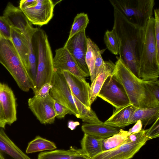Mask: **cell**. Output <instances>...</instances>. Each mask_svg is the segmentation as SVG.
Instances as JSON below:
<instances>
[{
	"mask_svg": "<svg viewBox=\"0 0 159 159\" xmlns=\"http://www.w3.org/2000/svg\"><path fill=\"white\" fill-rule=\"evenodd\" d=\"M114 16L112 29L117 35L120 43L119 58L136 77L140 78V59L145 28L130 22L120 12L114 8Z\"/></svg>",
	"mask_w": 159,
	"mask_h": 159,
	"instance_id": "1",
	"label": "cell"
},
{
	"mask_svg": "<svg viewBox=\"0 0 159 159\" xmlns=\"http://www.w3.org/2000/svg\"><path fill=\"white\" fill-rule=\"evenodd\" d=\"M112 76L121 84L130 104L137 108H150L159 106L145 81L136 77L119 58L115 63Z\"/></svg>",
	"mask_w": 159,
	"mask_h": 159,
	"instance_id": "2",
	"label": "cell"
},
{
	"mask_svg": "<svg viewBox=\"0 0 159 159\" xmlns=\"http://www.w3.org/2000/svg\"><path fill=\"white\" fill-rule=\"evenodd\" d=\"M33 42L37 59V73L33 90L35 95L43 85L51 83L54 68L52 52L45 31L38 28L33 35Z\"/></svg>",
	"mask_w": 159,
	"mask_h": 159,
	"instance_id": "3",
	"label": "cell"
},
{
	"mask_svg": "<svg viewBox=\"0 0 159 159\" xmlns=\"http://www.w3.org/2000/svg\"><path fill=\"white\" fill-rule=\"evenodd\" d=\"M0 63L8 71L23 91L27 92L34 87L17 52L10 40L0 39Z\"/></svg>",
	"mask_w": 159,
	"mask_h": 159,
	"instance_id": "4",
	"label": "cell"
},
{
	"mask_svg": "<svg viewBox=\"0 0 159 159\" xmlns=\"http://www.w3.org/2000/svg\"><path fill=\"white\" fill-rule=\"evenodd\" d=\"M155 18L152 16L145 29L144 40L140 59V76L144 81L156 80L159 76V56L154 34Z\"/></svg>",
	"mask_w": 159,
	"mask_h": 159,
	"instance_id": "5",
	"label": "cell"
},
{
	"mask_svg": "<svg viewBox=\"0 0 159 159\" xmlns=\"http://www.w3.org/2000/svg\"><path fill=\"white\" fill-rule=\"evenodd\" d=\"M113 7L132 23L145 28L153 14L154 0H110Z\"/></svg>",
	"mask_w": 159,
	"mask_h": 159,
	"instance_id": "6",
	"label": "cell"
},
{
	"mask_svg": "<svg viewBox=\"0 0 159 159\" xmlns=\"http://www.w3.org/2000/svg\"><path fill=\"white\" fill-rule=\"evenodd\" d=\"M49 94L55 101L69 109L77 118L79 114L73 100L70 87L63 74L54 70Z\"/></svg>",
	"mask_w": 159,
	"mask_h": 159,
	"instance_id": "7",
	"label": "cell"
},
{
	"mask_svg": "<svg viewBox=\"0 0 159 159\" xmlns=\"http://www.w3.org/2000/svg\"><path fill=\"white\" fill-rule=\"evenodd\" d=\"M112 75L107 77L97 97L110 104L116 109L130 104L129 100L123 86Z\"/></svg>",
	"mask_w": 159,
	"mask_h": 159,
	"instance_id": "8",
	"label": "cell"
},
{
	"mask_svg": "<svg viewBox=\"0 0 159 159\" xmlns=\"http://www.w3.org/2000/svg\"><path fill=\"white\" fill-rule=\"evenodd\" d=\"M55 4L51 0H33L28 7L22 10L32 25L42 26L52 18Z\"/></svg>",
	"mask_w": 159,
	"mask_h": 159,
	"instance_id": "9",
	"label": "cell"
},
{
	"mask_svg": "<svg viewBox=\"0 0 159 159\" xmlns=\"http://www.w3.org/2000/svg\"><path fill=\"white\" fill-rule=\"evenodd\" d=\"M87 39L84 30L67 39L64 46L73 57L85 77L90 76L85 61Z\"/></svg>",
	"mask_w": 159,
	"mask_h": 159,
	"instance_id": "10",
	"label": "cell"
},
{
	"mask_svg": "<svg viewBox=\"0 0 159 159\" xmlns=\"http://www.w3.org/2000/svg\"><path fill=\"white\" fill-rule=\"evenodd\" d=\"M55 101L50 94L44 98L34 95L29 99L28 105L29 108L41 124H50L54 122L56 118Z\"/></svg>",
	"mask_w": 159,
	"mask_h": 159,
	"instance_id": "11",
	"label": "cell"
},
{
	"mask_svg": "<svg viewBox=\"0 0 159 159\" xmlns=\"http://www.w3.org/2000/svg\"><path fill=\"white\" fill-rule=\"evenodd\" d=\"M147 141L145 136L134 142L124 143L114 148L102 151L93 158L89 159H130Z\"/></svg>",
	"mask_w": 159,
	"mask_h": 159,
	"instance_id": "12",
	"label": "cell"
},
{
	"mask_svg": "<svg viewBox=\"0 0 159 159\" xmlns=\"http://www.w3.org/2000/svg\"><path fill=\"white\" fill-rule=\"evenodd\" d=\"M54 70L61 73L68 71L83 80L85 77L71 55L64 47L56 49L53 58Z\"/></svg>",
	"mask_w": 159,
	"mask_h": 159,
	"instance_id": "13",
	"label": "cell"
},
{
	"mask_svg": "<svg viewBox=\"0 0 159 159\" xmlns=\"http://www.w3.org/2000/svg\"><path fill=\"white\" fill-rule=\"evenodd\" d=\"M70 89L71 93L88 108L91 109L89 103L90 86L86 80H83L67 71L61 72Z\"/></svg>",
	"mask_w": 159,
	"mask_h": 159,
	"instance_id": "14",
	"label": "cell"
},
{
	"mask_svg": "<svg viewBox=\"0 0 159 159\" xmlns=\"http://www.w3.org/2000/svg\"><path fill=\"white\" fill-rule=\"evenodd\" d=\"M0 102L7 124L10 125L17 120L16 99L13 92L7 84L0 82Z\"/></svg>",
	"mask_w": 159,
	"mask_h": 159,
	"instance_id": "15",
	"label": "cell"
},
{
	"mask_svg": "<svg viewBox=\"0 0 159 159\" xmlns=\"http://www.w3.org/2000/svg\"><path fill=\"white\" fill-rule=\"evenodd\" d=\"M0 159H31L9 139L0 128Z\"/></svg>",
	"mask_w": 159,
	"mask_h": 159,
	"instance_id": "16",
	"label": "cell"
},
{
	"mask_svg": "<svg viewBox=\"0 0 159 159\" xmlns=\"http://www.w3.org/2000/svg\"><path fill=\"white\" fill-rule=\"evenodd\" d=\"M3 16L12 28L18 29L22 32L30 23L22 10L10 2L7 3Z\"/></svg>",
	"mask_w": 159,
	"mask_h": 159,
	"instance_id": "17",
	"label": "cell"
},
{
	"mask_svg": "<svg viewBox=\"0 0 159 159\" xmlns=\"http://www.w3.org/2000/svg\"><path fill=\"white\" fill-rule=\"evenodd\" d=\"M115 64L110 60L105 61L103 66L92 82L89 92V103L90 106L96 99L107 77L112 75L115 68Z\"/></svg>",
	"mask_w": 159,
	"mask_h": 159,
	"instance_id": "18",
	"label": "cell"
},
{
	"mask_svg": "<svg viewBox=\"0 0 159 159\" xmlns=\"http://www.w3.org/2000/svg\"><path fill=\"white\" fill-rule=\"evenodd\" d=\"M136 107L130 104L123 107L116 109L111 116L104 123L116 128H123L128 126V122Z\"/></svg>",
	"mask_w": 159,
	"mask_h": 159,
	"instance_id": "19",
	"label": "cell"
},
{
	"mask_svg": "<svg viewBox=\"0 0 159 159\" xmlns=\"http://www.w3.org/2000/svg\"><path fill=\"white\" fill-rule=\"evenodd\" d=\"M28 73L29 70V51L26 38L20 30L12 28L11 39Z\"/></svg>",
	"mask_w": 159,
	"mask_h": 159,
	"instance_id": "20",
	"label": "cell"
},
{
	"mask_svg": "<svg viewBox=\"0 0 159 159\" xmlns=\"http://www.w3.org/2000/svg\"><path fill=\"white\" fill-rule=\"evenodd\" d=\"M81 130L84 133L97 139H104L117 133L119 129L105 124L104 122L100 123H86L81 126Z\"/></svg>",
	"mask_w": 159,
	"mask_h": 159,
	"instance_id": "21",
	"label": "cell"
},
{
	"mask_svg": "<svg viewBox=\"0 0 159 159\" xmlns=\"http://www.w3.org/2000/svg\"><path fill=\"white\" fill-rule=\"evenodd\" d=\"M38 28L33 27L30 23L23 32L26 39L29 51V70L28 73L34 84L37 67L36 54L33 42L34 34Z\"/></svg>",
	"mask_w": 159,
	"mask_h": 159,
	"instance_id": "22",
	"label": "cell"
},
{
	"mask_svg": "<svg viewBox=\"0 0 159 159\" xmlns=\"http://www.w3.org/2000/svg\"><path fill=\"white\" fill-rule=\"evenodd\" d=\"M159 118V106L150 108H136L128 122V125L140 120L145 127L151 124Z\"/></svg>",
	"mask_w": 159,
	"mask_h": 159,
	"instance_id": "23",
	"label": "cell"
},
{
	"mask_svg": "<svg viewBox=\"0 0 159 159\" xmlns=\"http://www.w3.org/2000/svg\"><path fill=\"white\" fill-rule=\"evenodd\" d=\"M102 140L84 134L81 142L83 154L91 159L102 152Z\"/></svg>",
	"mask_w": 159,
	"mask_h": 159,
	"instance_id": "24",
	"label": "cell"
},
{
	"mask_svg": "<svg viewBox=\"0 0 159 159\" xmlns=\"http://www.w3.org/2000/svg\"><path fill=\"white\" fill-rule=\"evenodd\" d=\"M81 154H83L81 149L70 146L67 150L59 149L41 152L38 159H73Z\"/></svg>",
	"mask_w": 159,
	"mask_h": 159,
	"instance_id": "25",
	"label": "cell"
},
{
	"mask_svg": "<svg viewBox=\"0 0 159 159\" xmlns=\"http://www.w3.org/2000/svg\"><path fill=\"white\" fill-rule=\"evenodd\" d=\"M73 100L79 114L80 119L87 123L97 124L102 123L95 112L91 109L86 107L80 102L71 93Z\"/></svg>",
	"mask_w": 159,
	"mask_h": 159,
	"instance_id": "26",
	"label": "cell"
},
{
	"mask_svg": "<svg viewBox=\"0 0 159 159\" xmlns=\"http://www.w3.org/2000/svg\"><path fill=\"white\" fill-rule=\"evenodd\" d=\"M57 148L54 142L37 136L28 143L26 152L30 153L47 150H53Z\"/></svg>",
	"mask_w": 159,
	"mask_h": 159,
	"instance_id": "27",
	"label": "cell"
},
{
	"mask_svg": "<svg viewBox=\"0 0 159 159\" xmlns=\"http://www.w3.org/2000/svg\"><path fill=\"white\" fill-rule=\"evenodd\" d=\"M128 136L127 131L121 129L117 133L103 139L102 141L103 151L114 148L123 144Z\"/></svg>",
	"mask_w": 159,
	"mask_h": 159,
	"instance_id": "28",
	"label": "cell"
},
{
	"mask_svg": "<svg viewBox=\"0 0 159 159\" xmlns=\"http://www.w3.org/2000/svg\"><path fill=\"white\" fill-rule=\"evenodd\" d=\"M89 22L87 14L84 12L77 14L74 19L67 39L80 31L85 30Z\"/></svg>",
	"mask_w": 159,
	"mask_h": 159,
	"instance_id": "29",
	"label": "cell"
},
{
	"mask_svg": "<svg viewBox=\"0 0 159 159\" xmlns=\"http://www.w3.org/2000/svg\"><path fill=\"white\" fill-rule=\"evenodd\" d=\"M104 41L107 49L115 55L119 54L120 43L119 40L115 31L112 29L107 30L104 36Z\"/></svg>",
	"mask_w": 159,
	"mask_h": 159,
	"instance_id": "30",
	"label": "cell"
},
{
	"mask_svg": "<svg viewBox=\"0 0 159 159\" xmlns=\"http://www.w3.org/2000/svg\"><path fill=\"white\" fill-rule=\"evenodd\" d=\"M93 42L90 38H87L85 61L89 70L91 82L94 79V69L95 60V56L93 45Z\"/></svg>",
	"mask_w": 159,
	"mask_h": 159,
	"instance_id": "31",
	"label": "cell"
},
{
	"mask_svg": "<svg viewBox=\"0 0 159 159\" xmlns=\"http://www.w3.org/2000/svg\"><path fill=\"white\" fill-rule=\"evenodd\" d=\"M93 48L95 56V60L94 69V78L96 77L104 66V61L101 56V54L103 51H100L97 45L94 42L93 43Z\"/></svg>",
	"mask_w": 159,
	"mask_h": 159,
	"instance_id": "32",
	"label": "cell"
},
{
	"mask_svg": "<svg viewBox=\"0 0 159 159\" xmlns=\"http://www.w3.org/2000/svg\"><path fill=\"white\" fill-rule=\"evenodd\" d=\"M11 27L3 16H0V35L2 37L11 39Z\"/></svg>",
	"mask_w": 159,
	"mask_h": 159,
	"instance_id": "33",
	"label": "cell"
},
{
	"mask_svg": "<svg viewBox=\"0 0 159 159\" xmlns=\"http://www.w3.org/2000/svg\"><path fill=\"white\" fill-rule=\"evenodd\" d=\"M159 118L148 129L145 130V137L147 140L158 137L159 136Z\"/></svg>",
	"mask_w": 159,
	"mask_h": 159,
	"instance_id": "34",
	"label": "cell"
},
{
	"mask_svg": "<svg viewBox=\"0 0 159 159\" xmlns=\"http://www.w3.org/2000/svg\"><path fill=\"white\" fill-rule=\"evenodd\" d=\"M145 82L153 95L157 101L159 102V81L158 79L145 81Z\"/></svg>",
	"mask_w": 159,
	"mask_h": 159,
	"instance_id": "35",
	"label": "cell"
},
{
	"mask_svg": "<svg viewBox=\"0 0 159 159\" xmlns=\"http://www.w3.org/2000/svg\"><path fill=\"white\" fill-rule=\"evenodd\" d=\"M54 109L56 114V118L58 119L64 118L67 114H72L70 110L66 107L55 101Z\"/></svg>",
	"mask_w": 159,
	"mask_h": 159,
	"instance_id": "36",
	"label": "cell"
},
{
	"mask_svg": "<svg viewBox=\"0 0 159 159\" xmlns=\"http://www.w3.org/2000/svg\"><path fill=\"white\" fill-rule=\"evenodd\" d=\"M155 15L154 34L158 55L159 56V10H154Z\"/></svg>",
	"mask_w": 159,
	"mask_h": 159,
	"instance_id": "37",
	"label": "cell"
},
{
	"mask_svg": "<svg viewBox=\"0 0 159 159\" xmlns=\"http://www.w3.org/2000/svg\"><path fill=\"white\" fill-rule=\"evenodd\" d=\"M52 87L51 83H47L43 85L37 93L35 95L39 97L45 98L49 95L50 91Z\"/></svg>",
	"mask_w": 159,
	"mask_h": 159,
	"instance_id": "38",
	"label": "cell"
},
{
	"mask_svg": "<svg viewBox=\"0 0 159 159\" xmlns=\"http://www.w3.org/2000/svg\"><path fill=\"white\" fill-rule=\"evenodd\" d=\"M145 136V130L142 129L139 132L132 134L129 135L127 139L124 143H129L133 142Z\"/></svg>",
	"mask_w": 159,
	"mask_h": 159,
	"instance_id": "39",
	"label": "cell"
},
{
	"mask_svg": "<svg viewBox=\"0 0 159 159\" xmlns=\"http://www.w3.org/2000/svg\"><path fill=\"white\" fill-rule=\"evenodd\" d=\"M143 125L141 121L140 120H138L134 126L127 131L128 135L132 134L139 132L142 129Z\"/></svg>",
	"mask_w": 159,
	"mask_h": 159,
	"instance_id": "40",
	"label": "cell"
},
{
	"mask_svg": "<svg viewBox=\"0 0 159 159\" xmlns=\"http://www.w3.org/2000/svg\"><path fill=\"white\" fill-rule=\"evenodd\" d=\"M7 124V121L4 111L0 102V128L5 129Z\"/></svg>",
	"mask_w": 159,
	"mask_h": 159,
	"instance_id": "41",
	"label": "cell"
},
{
	"mask_svg": "<svg viewBox=\"0 0 159 159\" xmlns=\"http://www.w3.org/2000/svg\"><path fill=\"white\" fill-rule=\"evenodd\" d=\"M69 123L72 124V125L69 126V127L71 130L74 129L75 127L78 125L80 124L79 122H73L72 121H70Z\"/></svg>",
	"mask_w": 159,
	"mask_h": 159,
	"instance_id": "42",
	"label": "cell"
},
{
	"mask_svg": "<svg viewBox=\"0 0 159 159\" xmlns=\"http://www.w3.org/2000/svg\"><path fill=\"white\" fill-rule=\"evenodd\" d=\"M73 159H89L83 154H81L76 156Z\"/></svg>",
	"mask_w": 159,
	"mask_h": 159,
	"instance_id": "43",
	"label": "cell"
},
{
	"mask_svg": "<svg viewBox=\"0 0 159 159\" xmlns=\"http://www.w3.org/2000/svg\"><path fill=\"white\" fill-rule=\"evenodd\" d=\"M1 35H0V39H1Z\"/></svg>",
	"mask_w": 159,
	"mask_h": 159,
	"instance_id": "44",
	"label": "cell"
}]
</instances>
